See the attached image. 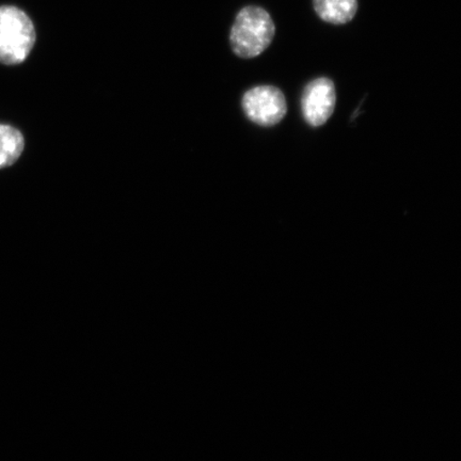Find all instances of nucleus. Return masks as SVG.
<instances>
[{
    "label": "nucleus",
    "instance_id": "20e7f679",
    "mask_svg": "<svg viewBox=\"0 0 461 461\" xmlns=\"http://www.w3.org/2000/svg\"><path fill=\"white\" fill-rule=\"evenodd\" d=\"M336 88L332 80L326 77L314 79L305 86L302 107L305 121L313 128L324 125L336 107Z\"/></svg>",
    "mask_w": 461,
    "mask_h": 461
},
{
    "label": "nucleus",
    "instance_id": "7ed1b4c3",
    "mask_svg": "<svg viewBox=\"0 0 461 461\" xmlns=\"http://www.w3.org/2000/svg\"><path fill=\"white\" fill-rule=\"evenodd\" d=\"M241 105L247 117L261 126L278 124L287 112L285 95L274 86H258L247 91Z\"/></svg>",
    "mask_w": 461,
    "mask_h": 461
},
{
    "label": "nucleus",
    "instance_id": "423d86ee",
    "mask_svg": "<svg viewBox=\"0 0 461 461\" xmlns=\"http://www.w3.org/2000/svg\"><path fill=\"white\" fill-rule=\"evenodd\" d=\"M24 149V138L11 126L0 124V169L14 165Z\"/></svg>",
    "mask_w": 461,
    "mask_h": 461
},
{
    "label": "nucleus",
    "instance_id": "f257e3e1",
    "mask_svg": "<svg viewBox=\"0 0 461 461\" xmlns=\"http://www.w3.org/2000/svg\"><path fill=\"white\" fill-rule=\"evenodd\" d=\"M275 32V23L267 11L249 5L236 15L230 29V46L235 55L251 59L267 50L273 42Z\"/></svg>",
    "mask_w": 461,
    "mask_h": 461
},
{
    "label": "nucleus",
    "instance_id": "39448f33",
    "mask_svg": "<svg viewBox=\"0 0 461 461\" xmlns=\"http://www.w3.org/2000/svg\"><path fill=\"white\" fill-rule=\"evenodd\" d=\"M317 15L330 24L342 25L354 19L358 2L357 0H313Z\"/></svg>",
    "mask_w": 461,
    "mask_h": 461
},
{
    "label": "nucleus",
    "instance_id": "f03ea898",
    "mask_svg": "<svg viewBox=\"0 0 461 461\" xmlns=\"http://www.w3.org/2000/svg\"><path fill=\"white\" fill-rule=\"evenodd\" d=\"M36 31L28 15L13 5L0 7V63L20 65L31 54Z\"/></svg>",
    "mask_w": 461,
    "mask_h": 461
}]
</instances>
